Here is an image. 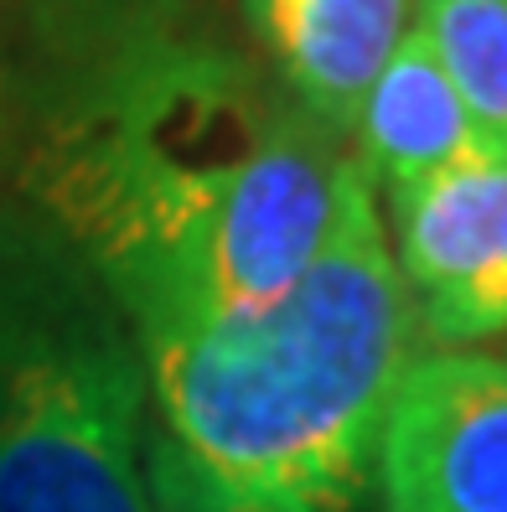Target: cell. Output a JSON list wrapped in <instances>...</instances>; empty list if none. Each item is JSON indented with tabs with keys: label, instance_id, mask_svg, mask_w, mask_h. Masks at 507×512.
Instances as JSON below:
<instances>
[{
	"label": "cell",
	"instance_id": "cell-1",
	"mask_svg": "<svg viewBox=\"0 0 507 512\" xmlns=\"http://www.w3.org/2000/svg\"><path fill=\"white\" fill-rule=\"evenodd\" d=\"M352 166L275 73L218 47H145L57 119L32 187L145 342L275 306Z\"/></svg>",
	"mask_w": 507,
	"mask_h": 512
},
{
	"label": "cell",
	"instance_id": "cell-2",
	"mask_svg": "<svg viewBox=\"0 0 507 512\" xmlns=\"http://www.w3.org/2000/svg\"><path fill=\"white\" fill-rule=\"evenodd\" d=\"M378 207L352 166L316 259L275 306L140 342L161 430L207 471L306 512L368 502L383 414L425 352Z\"/></svg>",
	"mask_w": 507,
	"mask_h": 512
},
{
	"label": "cell",
	"instance_id": "cell-3",
	"mask_svg": "<svg viewBox=\"0 0 507 512\" xmlns=\"http://www.w3.org/2000/svg\"><path fill=\"white\" fill-rule=\"evenodd\" d=\"M140 342L47 218L0 213V512H151Z\"/></svg>",
	"mask_w": 507,
	"mask_h": 512
},
{
	"label": "cell",
	"instance_id": "cell-4",
	"mask_svg": "<svg viewBox=\"0 0 507 512\" xmlns=\"http://www.w3.org/2000/svg\"><path fill=\"white\" fill-rule=\"evenodd\" d=\"M378 512H507V352L425 347L373 461Z\"/></svg>",
	"mask_w": 507,
	"mask_h": 512
},
{
	"label": "cell",
	"instance_id": "cell-5",
	"mask_svg": "<svg viewBox=\"0 0 507 512\" xmlns=\"http://www.w3.org/2000/svg\"><path fill=\"white\" fill-rule=\"evenodd\" d=\"M394 264L425 347H476L507 331V161L383 192Z\"/></svg>",
	"mask_w": 507,
	"mask_h": 512
},
{
	"label": "cell",
	"instance_id": "cell-6",
	"mask_svg": "<svg viewBox=\"0 0 507 512\" xmlns=\"http://www.w3.org/2000/svg\"><path fill=\"white\" fill-rule=\"evenodd\" d=\"M275 83L342 140L373 78L404 42L414 0H244Z\"/></svg>",
	"mask_w": 507,
	"mask_h": 512
},
{
	"label": "cell",
	"instance_id": "cell-7",
	"mask_svg": "<svg viewBox=\"0 0 507 512\" xmlns=\"http://www.w3.org/2000/svg\"><path fill=\"white\" fill-rule=\"evenodd\" d=\"M347 145H352L357 166L368 171V182L378 187V197L394 187H409V182L461 171V166L507 161L482 135L471 109L461 104L456 83L445 78L420 21H409L404 42L373 78L363 109L352 119Z\"/></svg>",
	"mask_w": 507,
	"mask_h": 512
},
{
	"label": "cell",
	"instance_id": "cell-8",
	"mask_svg": "<svg viewBox=\"0 0 507 512\" xmlns=\"http://www.w3.org/2000/svg\"><path fill=\"white\" fill-rule=\"evenodd\" d=\"M414 21L482 135L507 156V0H414Z\"/></svg>",
	"mask_w": 507,
	"mask_h": 512
},
{
	"label": "cell",
	"instance_id": "cell-9",
	"mask_svg": "<svg viewBox=\"0 0 507 512\" xmlns=\"http://www.w3.org/2000/svg\"><path fill=\"white\" fill-rule=\"evenodd\" d=\"M145 487H151V512H306L301 502L207 471L166 430H151V445H145Z\"/></svg>",
	"mask_w": 507,
	"mask_h": 512
}]
</instances>
